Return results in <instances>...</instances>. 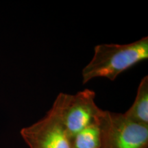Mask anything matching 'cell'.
<instances>
[{
	"instance_id": "cell-1",
	"label": "cell",
	"mask_w": 148,
	"mask_h": 148,
	"mask_svg": "<svg viewBox=\"0 0 148 148\" xmlns=\"http://www.w3.org/2000/svg\"><path fill=\"white\" fill-rule=\"evenodd\" d=\"M148 58V37L127 44H100L94 47V54L83 68V84L94 78L113 81L122 72Z\"/></svg>"
},
{
	"instance_id": "cell-2",
	"label": "cell",
	"mask_w": 148,
	"mask_h": 148,
	"mask_svg": "<svg viewBox=\"0 0 148 148\" xmlns=\"http://www.w3.org/2000/svg\"><path fill=\"white\" fill-rule=\"evenodd\" d=\"M100 148H147L148 126L128 119L123 113L101 111L99 117Z\"/></svg>"
},
{
	"instance_id": "cell-3",
	"label": "cell",
	"mask_w": 148,
	"mask_h": 148,
	"mask_svg": "<svg viewBox=\"0 0 148 148\" xmlns=\"http://www.w3.org/2000/svg\"><path fill=\"white\" fill-rule=\"evenodd\" d=\"M20 134L29 148H71V138L64 126L57 97L45 115L23 127Z\"/></svg>"
},
{
	"instance_id": "cell-4",
	"label": "cell",
	"mask_w": 148,
	"mask_h": 148,
	"mask_svg": "<svg viewBox=\"0 0 148 148\" xmlns=\"http://www.w3.org/2000/svg\"><path fill=\"white\" fill-rule=\"evenodd\" d=\"M57 97L64 126L71 138L97 121L102 111L95 103V92L88 88L75 95L60 92Z\"/></svg>"
},
{
	"instance_id": "cell-5",
	"label": "cell",
	"mask_w": 148,
	"mask_h": 148,
	"mask_svg": "<svg viewBox=\"0 0 148 148\" xmlns=\"http://www.w3.org/2000/svg\"><path fill=\"white\" fill-rule=\"evenodd\" d=\"M133 121L148 126V76L141 79L136 97L128 110L123 113Z\"/></svg>"
},
{
	"instance_id": "cell-6",
	"label": "cell",
	"mask_w": 148,
	"mask_h": 148,
	"mask_svg": "<svg viewBox=\"0 0 148 148\" xmlns=\"http://www.w3.org/2000/svg\"><path fill=\"white\" fill-rule=\"evenodd\" d=\"M71 148H100L99 119L79 131L71 138Z\"/></svg>"
}]
</instances>
